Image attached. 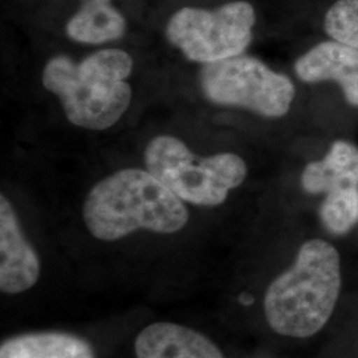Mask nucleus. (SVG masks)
Here are the masks:
<instances>
[{"mask_svg": "<svg viewBox=\"0 0 358 358\" xmlns=\"http://www.w3.org/2000/svg\"><path fill=\"white\" fill-rule=\"evenodd\" d=\"M83 217L94 238L115 242L138 230L178 232L189 222V210L149 170L122 169L90 189Z\"/></svg>", "mask_w": 358, "mask_h": 358, "instance_id": "f257e3e1", "label": "nucleus"}, {"mask_svg": "<svg viewBox=\"0 0 358 358\" xmlns=\"http://www.w3.org/2000/svg\"><path fill=\"white\" fill-rule=\"evenodd\" d=\"M133 68V57L118 48L94 52L80 63L59 55L44 66L43 85L60 100L72 125L106 130L130 106L133 90L127 80Z\"/></svg>", "mask_w": 358, "mask_h": 358, "instance_id": "f03ea898", "label": "nucleus"}, {"mask_svg": "<svg viewBox=\"0 0 358 358\" xmlns=\"http://www.w3.org/2000/svg\"><path fill=\"white\" fill-rule=\"evenodd\" d=\"M341 289V262L332 244L312 239L303 244L294 266L267 289L264 313L269 327L288 337H309L332 316Z\"/></svg>", "mask_w": 358, "mask_h": 358, "instance_id": "7ed1b4c3", "label": "nucleus"}, {"mask_svg": "<svg viewBox=\"0 0 358 358\" xmlns=\"http://www.w3.org/2000/svg\"><path fill=\"white\" fill-rule=\"evenodd\" d=\"M146 170L183 202L203 207L222 205L247 178L248 167L241 155L217 153L198 157L173 136H157L143 154Z\"/></svg>", "mask_w": 358, "mask_h": 358, "instance_id": "20e7f679", "label": "nucleus"}, {"mask_svg": "<svg viewBox=\"0 0 358 358\" xmlns=\"http://www.w3.org/2000/svg\"><path fill=\"white\" fill-rule=\"evenodd\" d=\"M256 13L251 3L236 0L215 10L183 7L167 22L169 43L199 64L244 55L252 41Z\"/></svg>", "mask_w": 358, "mask_h": 358, "instance_id": "39448f33", "label": "nucleus"}, {"mask_svg": "<svg viewBox=\"0 0 358 358\" xmlns=\"http://www.w3.org/2000/svg\"><path fill=\"white\" fill-rule=\"evenodd\" d=\"M199 84L210 103L243 108L266 118L284 117L296 96L289 77L247 55L203 65Z\"/></svg>", "mask_w": 358, "mask_h": 358, "instance_id": "423d86ee", "label": "nucleus"}, {"mask_svg": "<svg viewBox=\"0 0 358 358\" xmlns=\"http://www.w3.org/2000/svg\"><path fill=\"white\" fill-rule=\"evenodd\" d=\"M40 276V260L20 227L11 202L0 196V289L22 294Z\"/></svg>", "mask_w": 358, "mask_h": 358, "instance_id": "0eeeda50", "label": "nucleus"}, {"mask_svg": "<svg viewBox=\"0 0 358 358\" xmlns=\"http://www.w3.org/2000/svg\"><path fill=\"white\" fill-rule=\"evenodd\" d=\"M294 73L303 83H336L348 103L358 108V48L336 40L321 41L300 56Z\"/></svg>", "mask_w": 358, "mask_h": 358, "instance_id": "6e6552de", "label": "nucleus"}, {"mask_svg": "<svg viewBox=\"0 0 358 358\" xmlns=\"http://www.w3.org/2000/svg\"><path fill=\"white\" fill-rule=\"evenodd\" d=\"M134 352L137 358H223L202 333L173 322H155L142 329Z\"/></svg>", "mask_w": 358, "mask_h": 358, "instance_id": "1a4fd4ad", "label": "nucleus"}, {"mask_svg": "<svg viewBox=\"0 0 358 358\" xmlns=\"http://www.w3.org/2000/svg\"><path fill=\"white\" fill-rule=\"evenodd\" d=\"M301 187L308 194H332L358 187V146L337 140L319 161L308 164L301 174Z\"/></svg>", "mask_w": 358, "mask_h": 358, "instance_id": "9d476101", "label": "nucleus"}, {"mask_svg": "<svg viewBox=\"0 0 358 358\" xmlns=\"http://www.w3.org/2000/svg\"><path fill=\"white\" fill-rule=\"evenodd\" d=\"M0 358H96L81 337L64 332H35L3 341Z\"/></svg>", "mask_w": 358, "mask_h": 358, "instance_id": "9b49d317", "label": "nucleus"}, {"mask_svg": "<svg viewBox=\"0 0 358 358\" xmlns=\"http://www.w3.org/2000/svg\"><path fill=\"white\" fill-rule=\"evenodd\" d=\"M65 32L76 43L100 45L122 38L127 32V20L109 1L87 0L69 19Z\"/></svg>", "mask_w": 358, "mask_h": 358, "instance_id": "f8f14e48", "label": "nucleus"}, {"mask_svg": "<svg viewBox=\"0 0 358 358\" xmlns=\"http://www.w3.org/2000/svg\"><path fill=\"white\" fill-rule=\"evenodd\" d=\"M325 229L334 235H344L358 222V187L325 195L320 207Z\"/></svg>", "mask_w": 358, "mask_h": 358, "instance_id": "ddd939ff", "label": "nucleus"}, {"mask_svg": "<svg viewBox=\"0 0 358 358\" xmlns=\"http://www.w3.org/2000/svg\"><path fill=\"white\" fill-rule=\"evenodd\" d=\"M324 31L332 40L358 48V0H337L325 13Z\"/></svg>", "mask_w": 358, "mask_h": 358, "instance_id": "4468645a", "label": "nucleus"}, {"mask_svg": "<svg viewBox=\"0 0 358 358\" xmlns=\"http://www.w3.org/2000/svg\"><path fill=\"white\" fill-rule=\"evenodd\" d=\"M105 1H110V0H105Z\"/></svg>", "mask_w": 358, "mask_h": 358, "instance_id": "2eb2a0df", "label": "nucleus"}]
</instances>
